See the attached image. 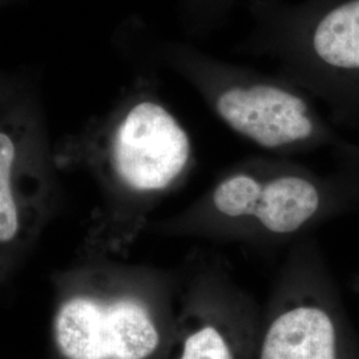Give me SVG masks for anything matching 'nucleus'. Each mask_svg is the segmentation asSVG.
Masks as SVG:
<instances>
[{"label":"nucleus","mask_w":359,"mask_h":359,"mask_svg":"<svg viewBox=\"0 0 359 359\" xmlns=\"http://www.w3.org/2000/svg\"><path fill=\"white\" fill-rule=\"evenodd\" d=\"M316 280L313 258L297 244L262 310L253 359H339V332Z\"/></svg>","instance_id":"423d86ee"},{"label":"nucleus","mask_w":359,"mask_h":359,"mask_svg":"<svg viewBox=\"0 0 359 359\" xmlns=\"http://www.w3.org/2000/svg\"><path fill=\"white\" fill-rule=\"evenodd\" d=\"M55 339L67 359H151L164 335L148 301L123 293L67 301L55 320Z\"/></svg>","instance_id":"0eeeda50"},{"label":"nucleus","mask_w":359,"mask_h":359,"mask_svg":"<svg viewBox=\"0 0 359 359\" xmlns=\"http://www.w3.org/2000/svg\"><path fill=\"white\" fill-rule=\"evenodd\" d=\"M173 62L228 128L265 151L301 154L329 139L306 92L286 79L224 63L184 46L173 51Z\"/></svg>","instance_id":"f03ea898"},{"label":"nucleus","mask_w":359,"mask_h":359,"mask_svg":"<svg viewBox=\"0 0 359 359\" xmlns=\"http://www.w3.org/2000/svg\"><path fill=\"white\" fill-rule=\"evenodd\" d=\"M261 314L221 259L193 255L168 359H253Z\"/></svg>","instance_id":"7ed1b4c3"},{"label":"nucleus","mask_w":359,"mask_h":359,"mask_svg":"<svg viewBox=\"0 0 359 359\" xmlns=\"http://www.w3.org/2000/svg\"><path fill=\"white\" fill-rule=\"evenodd\" d=\"M16 148L13 139L0 132V243L11 241L18 228V209L11 189Z\"/></svg>","instance_id":"6e6552de"},{"label":"nucleus","mask_w":359,"mask_h":359,"mask_svg":"<svg viewBox=\"0 0 359 359\" xmlns=\"http://www.w3.org/2000/svg\"><path fill=\"white\" fill-rule=\"evenodd\" d=\"M276 41L290 83L333 103L359 104V0H309Z\"/></svg>","instance_id":"20e7f679"},{"label":"nucleus","mask_w":359,"mask_h":359,"mask_svg":"<svg viewBox=\"0 0 359 359\" xmlns=\"http://www.w3.org/2000/svg\"><path fill=\"white\" fill-rule=\"evenodd\" d=\"M107 157L116 182L142 197L179 187L196 164L191 135L167 105L151 96L139 97L117 117Z\"/></svg>","instance_id":"39448f33"},{"label":"nucleus","mask_w":359,"mask_h":359,"mask_svg":"<svg viewBox=\"0 0 359 359\" xmlns=\"http://www.w3.org/2000/svg\"><path fill=\"white\" fill-rule=\"evenodd\" d=\"M189 3L192 11L210 18L224 13L229 7L231 0H189Z\"/></svg>","instance_id":"1a4fd4ad"},{"label":"nucleus","mask_w":359,"mask_h":359,"mask_svg":"<svg viewBox=\"0 0 359 359\" xmlns=\"http://www.w3.org/2000/svg\"><path fill=\"white\" fill-rule=\"evenodd\" d=\"M323 189L283 158H250L228 169L184 213L191 237L280 241L299 236L320 216Z\"/></svg>","instance_id":"f257e3e1"}]
</instances>
